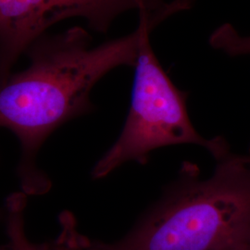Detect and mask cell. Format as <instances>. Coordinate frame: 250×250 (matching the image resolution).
<instances>
[{"label":"cell","mask_w":250,"mask_h":250,"mask_svg":"<svg viewBox=\"0 0 250 250\" xmlns=\"http://www.w3.org/2000/svg\"><path fill=\"white\" fill-rule=\"evenodd\" d=\"M217 161L206 179L185 168L123 238L83 234L86 250H232L250 244V150Z\"/></svg>","instance_id":"cell-2"},{"label":"cell","mask_w":250,"mask_h":250,"mask_svg":"<svg viewBox=\"0 0 250 250\" xmlns=\"http://www.w3.org/2000/svg\"><path fill=\"white\" fill-rule=\"evenodd\" d=\"M60 231L50 240L37 245L39 250H86L83 242L78 222L71 211H63L59 217Z\"/></svg>","instance_id":"cell-6"},{"label":"cell","mask_w":250,"mask_h":250,"mask_svg":"<svg viewBox=\"0 0 250 250\" xmlns=\"http://www.w3.org/2000/svg\"><path fill=\"white\" fill-rule=\"evenodd\" d=\"M26 206L27 195L23 192L13 193L6 200L4 220L9 250H39L27 235L24 219Z\"/></svg>","instance_id":"cell-5"},{"label":"cell","mask_w":250,"mask_h":250,"mask_svg":"<svg viewBox=\"0 0 250 250\" xmlns=\"http://www.w3.org/2000/svg\"><path fill=\"white\" fill-rule=\"evenodd\" d=\"M164 4V0H0V85L19 58L61 21L81 17L92 29L105 33L128 10Z\"/></svg>","instance_id":"cell-4"},{"label":"cell","mask_w":250,"mask_h":250,"mask_svg":"<svg viewBox=\"0 0 250 250\" xmlns=\"http://www.w3.org/2000/svg\"><path fill=\"white\" fill-rule=\"evenodd\" d=\"M149 35L141 42L134 67L132 101L124 128L95 164L94 180L105 178L131 161L146 164L151 152L169 146H200L216 160L230 152L222 137L206 139L196 130L188 115V93L178 89L163 70Z\"/></svg>","instance_id":"cell-3"},{"label":"cell","mask_w":250,"mask_h":250,"mask_svg":"<svg viewBox=\"0 0 250 250\" xmlns=\"http://www.w3.org/2000/svg\"><path fill=\"white\" fill-rule=\"evenodd\" d=\"M139 11L134 32L100 45H92L88 33L78 26L40 37L26 51L29 67L0 85V128L18 139L17 173L27 196L45 195L51 188L37 166L45 140L66 123L91 112L95 85L118 67H134L145 36L170 16L167 9Z\"/></svg>","instance_id":"cell-1"},{"label":"cell","mask_w":250,"mask_h":250,"mask_svg":"<svg viewBox=\"0 0 250 250\" xmlns=\"http://www.w3.org/2000/svg\"><path fill=\"white\" fill-rule=\"evenodd\" d=\"M208 43L214 49L232 57L250 55V36H241L230 23H224L214 30Z\"/></svg>","instance_id":"cell-7"},{"label":"cell","mask_w":250,"mask_h":250,"mask_svg":"<svg viewBox=\"0 0 250 250\" xmlns=\"http://www.w3.org/2000/svg\"><path fill=\"white\" fill-rule=\"evenodd\" d=\"M5 218V209L4 208H0V221L2 219ZM0 250H8V247L7 245H4V246H0Z\"/></svg>","instance_id":"cell-8"},{"label":"cell","mask_w":250,"mask_h":250,"mask_svg":"<svg viewBox=\"0 0 250 250\" xmlns=\"http://www.w3.org/2000/svg\"><path fill=\"white\" fill-rule=\"evenodd\" d=\"M250 250V244H249V245H245V246H242V247L236 248V249H234V250Z\"/></svg>","instance_id":"cell-9"}]
</instances>
